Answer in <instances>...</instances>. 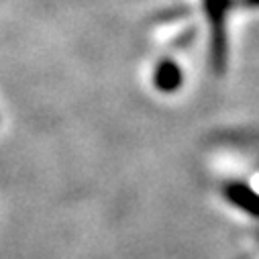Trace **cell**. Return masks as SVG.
I'll return each mask as SVG.
<instances>
[{"mask_svg": "<svg viewBox=\"0 0 259 259\" xmlns=\"http://www.w3.org/2000/svg\"><path fill=\"white\" fill-rule=\"evenodd\" d=\"M223 194L229 200V204H233L251 219H259V192L253 190L249 184L237 180L227 182L223 186Z\"/></svg>", "mask_w": 259, "mask_h": 259, "instance_id": "1", "label": "cell"}, {"mask_svg": "<svg viewBox=\"0 0 259 259\" xmlns=\"http://www.w3.org/2000/svg\"><path fill=\"white\" fill-rule=\"evenodd\" d=\"M184 82V74L180 70V66L174 61V59H161L155 68V74H153V86L163 92V94H171L176 90H180Z\"/></svg>", "mask_w": 259, "mask_h": 259, "instance_id": "2", "label": "cell"}]
</instances>
